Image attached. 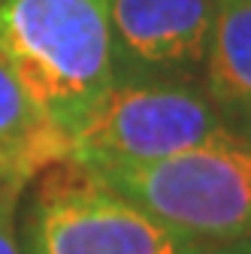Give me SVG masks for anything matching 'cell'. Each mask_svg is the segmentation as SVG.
I'll return each instance as SVG.
<instances>
[{
    "label": "cell",
    "instance_id": "cell-1",
    "mask_svg": "<svg viewBox=\"0 0 251 254\" xmlns=\"http://www.w3.org/2000/svg\"><path fill=\"white\" fill-rule=\"evenodd\" d=\"M0 58L70 136L115 79L109 0H0Z\"/></svg>",
    "mask_w": 251,
    "mask_h": 254
},
{
    "label": "cell",
    "instance_id": "cell-2",
    "mask_svg": "<svg viewBox=\"0 0 251 254\" xmlns=\"http://www.w3.org/2000/svg\"><path fill=\"white\" fill-rule=\"evenodd\" d=\"M88 173L188 239L203 245L251 239V136L239 130L142 167Z\"/></svg>",
    "mask_w": 251,
    "mask_h": 254
},
{
    "label": "cell",
    "instance_id": "cell-3",
    "mask_svg": "<svg viewBox=\"0 0 251 254\" xmlns=\"http://www.w3.org/2000/svg\"><path fill=\"white\" fill-rule=\"evenodd\" d=\"M230 130L203 82L115 76L70 133L67 161L85 170L142 167Z\"/></svg>",
    "mask_w": 251,
    "mask_h": 254
},
{
    "label": "cell",
    "instance_id": "cell-4",
    "mask_svg": "<svg viewBox=\"0 0 251 254\" xmlns=\"http://www.w3.org/2000/svg\"><path fill=\"white\" fill-rule=\"evenodd\" d=\"M21 254H203L212 245L188 239L64 161L46 170L18 227Z\"/></svg>",
    "mask_w": 251,
    "mask_h": 254
},
{
    "label": "cell",
    "instance_id": "cell-5",
    "mask_svg": "<svg viewBox=\"0 0 251 254\" xmlns=\"http://www.w3.org/2000/svg\"><path fill=\"white\" fill-rule=\"evenodd\" d=\"M218 0H109L115 76L203 82Z\"/></svg>",
    "mask_w": 251,
    "mask_h": 254
},
{
    "label": "cell",
    "instance_id": "cell-6",
    "mask_svg": "<svg viewBox=\"0 0 251 254\" xmlns=\"http://www.w3.org/2000/svg\"><path fill=\"white\" fill-rule=\"evenodd\" d=\"M70 157V136L30 100L0 58V185L24 188Z\"/></svg>",
    "mask_w": 251,
    "mask_h": 254
},
{
    "label": "cell",
    "instance_id": "cell-7",
    "mask_svg": "<svg viewBox=\"0 0 251 254\" xmlns=\"http://www.w3.org/2000/svg\"><path fill=\"white\" fill-rule=\"evenodd\" d=\"M203 91L230 130L251 136V0H218Z\"/></svg>",
    "mask_w": 251,
    "mask_h": 254
},
{
    "label": "cell",
    "instance_id": "cell-8",
    "mask_svg": "<svg viewBox=\"0 0 251 254\" xmlns=\"http://www.w3.org/2000/svg\"><path fill=\"white\" fill-rule=\"evenodd\" d=\"M21 188L0 185V254H21L18 230H15V203Z\"/></svg>",
    "mask_w": 251,
    "mask_h": 254
},
{
    "label": "cell",
    "instance_id": "cell-9",
    "mask_svg": "<svg viewBox=\"0 0 251 254\" xmlns=\"http://www.w3.org/2000/svg\"><path fill=\"white\" fill-rule=\"evenodd\" d=\"M203 254H251V239L227 242V245H212V248H206Z\"/></svg>",
    "mask_w": 251,
    "mask_h": 254
}]
</instances>
